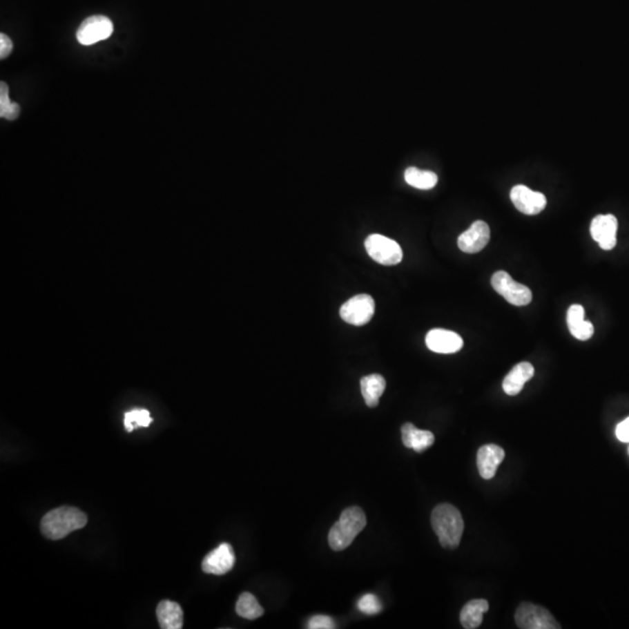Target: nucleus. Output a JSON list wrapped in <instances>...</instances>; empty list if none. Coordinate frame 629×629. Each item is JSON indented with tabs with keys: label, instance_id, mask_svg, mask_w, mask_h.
I'll use <instances>...</instances> for the list:
<instances>
[{
	"label": "nucleus",
	"instance_id": "obj_1",
	"mask_svg": "<svg viewBox=\"0 0 629 629\" xmlns=\"http://www.w3.org/2000/svg\"><path fill=\"white\" fill-rule=\"evenodd\" d=\"M88 523V516L75 507H59L46 514L41 520L42 535L48 540H62L69 534L82 529Z\"/></svg>",
	"mask_w": 629,
	"mask_h": 629
},
{
	"label": "nucleus",
	"instance_id": "obj_2",
	"mask_svg": "<svg viewBox=\"0 0 629 629\" xmlns=\"http://www.w3.org/2000/svg\"><path fill=\"white\" fill-rule=\"evenodd\" d=\"M432 525L442 547L456 549L462 540L464 521L462 514L450 503H442L432 510Z\"/></svg>",
	"mask_w": 629,
	"mask_h": 629
},
{
	"label": "nucleus",
	"instance_id": "obj_3",
	"mask_svg": "<svg viewBox=\"0 0 629 629\" xmlns=\"http://www.w3.org/2000/svg\"><path fill=\"white\" fill-rule=\"evenodd\" d=\"M367 520L364 510L359 507H349L342 512L338 522L329 532V545L332 550H345L354 539L365 528Z\"/></svg>",
	"mask_w": 629,
	"mask_h": 629
},
{
	"label": "nucleus",
	"instance_id": "obj_4",
	"mask_svg": "<svg viewBox=\"0 0 629 629\" xmlns=\"http://www.w3.org/2000/svg\"><path fill=\"white\" fill-rule=\"evenodd\" d=\"M491 282L494 291L513 306H527L532 302V291L525 284L516 282L507 272L499 271L495 273L492 276Z\"/></svg>",
	"mask_w": 629,
	"mask_h": 629
},
{
	"label": "nucleus",
	"instance_id": "obj_5",
	"mask_svg": "<svg viewBox=\"0 0 629 629\" xmlns=\"http://www.w3.org/2000/svg\"><path fill=\"white\" fill-rule=\"evenodd\" d=\"M366 252L373 260L384 266H394L403 261V253L398 242L385 235H371L365 240Z\"/></svg>",
	"mask_w": 629,
	"mask_h": 629
},
{
	"label": "nucleus",
	"instance_id": "obj_6",
	"mask_svg": "<svg viewBox=\"0 0 629 629\" xmlns=\"http://www.w3.org/2000/svg\"><path fill=\"white\" fill-rule=\"evenodd\" d=\"M515 622L521 629H559L561 625L544 607L523 603L515 613Z\"/></svg>",
	"mask_w": 629,
	"mask_h": 629
},
{
	"label": "nucleus",
	"instance_id": "obj_7",
	"mask_svg": "<svg viewBox=\"0 0 629 629\" xmlns=\"http://www.w3.org/2000/svg\"><path fill=\"white\" fill-rule=\"evenodd\" d=\"M376 311V303L372 296L367 294L356 295L347 300L339 310L340 317L347 323L361 327L372 320Z\"/></svg>",
	"mask_w": 629,
	"mask_h": 629
},
{
	"label": "nucleus",
	"instance_id": "obj_8",
	"mask_svg": "<svg viewBox=\"0 0 629 629\" xmlns=\"http://www.w3.org/2000/svg\"><path fill=\"white\" fill-rule=\"evenodd\" d=\"M113 33V23L104 15H93L86 19L76 33L79 43L91 46L106 40Z\"/></svg>",
	"mask_w": 629,
	"mask_h": 629
},
{
	"label": "nucleus",
	"instance_id": "obj_9",
	"mask_svg": "<svg viewBox=\"0 0 629 629\" xmlns=\"http://www.w3.org/2000/svg\"><path fill=\"white\" fill-rule=\"evenodd\" d=\"M235 563V551L231 544L222 543L205 556L202 562V570L205 574L223 576L231 571Z\"/></svg>",
	"mask_w": 629,
	"mask_h": 629
},
{
	"label": "nucleus",
	"instance_id": "obj_10",
	"mask_svg": "<svg viewBox=\"0 0 629 629\" xmlns=\"http://www.w3.org/2000/svg\"><path fill=\"white\" fill-rule=\"evenodd\" d=\"M510 200L520 213L530 216L540 213L547 206V198L543 194L522 184L514 186L510 191Z\"/></svg>",
	"mask_w": 629,
	"mask_h": 629
},
{
	"label": "nucleus",
	"instance_id": "obj_11",
	"mask_svg": "<svg viewBox=\"0 0 629 629\" xmlns=\"http://www.w3.org/2000/svg\"><path fill=\"white\" fill-rule=\"evenodd\" d=\"M491 238V230L487 224L483 220H476L471 226L459 235V250L464 253H478L484 250Z\"/></svg>",
	"mask_w": 629,
	"mask_h": 629
},
{
	"label": "nucleus",
	"instance_id": "obj_12",
	"mask_svg": "<svg viewBox=\"0 0 629 629\" xmlns=\"http://www.w3.org/2000/svg\"><path fill=\"white\" fill-rule=\"evenodd\" d=\"M618 220L613 215H599L591 223V235L605 251L615 249L617 245Z\"/></svg>",
	"mask_w": 629,
	"mask_h": 629
},
{
	"label": "nucleus",
	"instance_id": "obj_13",
	"mask_svg": "<svg viewBox=\"0 0 629 629\" xmlns=\"http://www.w3.org/2000/svg\"><path fill=\"white\" fill-rule=\"evenodd\" d=\"M425 344L432 352L451 354L462 350L464 342L462 337L456 332L444 329H434L427 333Z\"/></svg>",
	"mask_w": 629,
	"mask_h": 629
},
{
	"label": "nucleus",
	"instance_id": "obj_14",
	"mask_svg": "<svg viewBox=\"0 0 629 629\" xmlns=\"http://www.w3.org/2000/svg\"><path fill=\"white\" fill-rule=\"evenodd\" d=\"M505 459V451L503 447L487 444L481 447L476 454V465L481 478L492 479L496 473V470Z\"/></svg>",
	"mask_w": 629,
	"mask_h": 629
},
{
	"label": "nucleus",
	"instance_id": "obj_15",
	"mask_svg": "<svg viewBox=\"0 0 629 629\" xmlns=\"http://www.w3.org/2000/svg\"><path fill=\"white\" fill-rule=\"evenodd\" d=\"M535 373L534 366L530 362L523 361L516 366H514L512 371L507 374L503 380V388L507 395H518L522 391L525 383L532 379Z\"/></svg>",
	"mask_w": 629,
	"mask_h": 629
},
{
	"label": "nucleus",
	"instance_id": "obj_16",
	"mask_svg": "<svg viewBox=\"0 0 629 629\" xmlns=\"http://www.w3.org/2000/svg\"><path fill=\"white\" fill-rule=\"evenodd\" d=\"M585 310L581 304H572L568 310L566 322L571 335L579 340H588L594 332L592 323L584 320Z\"/></svg>",
	"mask_w": 629,
	"mask_h": 629
},
{
	"label": "nucleus",
	"instance_id": "obj_17",
	"mask_svg": "<svg viewBox=\"0 0 629 629\" xmlns=\"http://www.w3.org/2000/svg\"><path fill=\"white\" fill-rule=\"evenodd\" d=\"M403 442L405 447L413 449L416 452H423L432 447L435 442V436L428 430H420L412 423H406L401 428Z\"/></svg>",
	"mask_w": 629,
	"mask_h": 629
},
{
	"label": "nucleus",
	"instance_id": "obj_18",
	"mask_svg": "<svg viewBox=\"0 0 629 629\" xmlns=\"http://www.w3.org/2000/svg\"><path fill=\"white\" fill-rule=\"evenodd\" d=\"M157 615L162 629H181L183 627L182 608L175 601H161L157 608Z\"/></svg>",
	"mask_w": 629,
	"mask_h": 629
},
{
	"label": "nucleus",
	"instance_id": "obj_19",
	"mask_svg": "<svg viewBox=\"0 0 629 629\" xmlns=\"http://www.w3.org/2000/svg\"><path fill=\"white\" fill-rule=\"evenodd\" d=\"M360 387L366 405L374 408L379 405L380 398L386 389V380L380 374H369L360 380Z\"/></svg>",
	"mask_w": 629,
	"mask_h": 629
},
{
	"label": "nucleus",
	"instance_id": "obj_20",
	"mask_svg": "<svg viewBox=\"0 0 629 629\" xmlns=\"http://www.w3.org/2000/svg\"><path fill=\"white\" fill-rule=\"evenodd\" d=\"M487 600H471L463 607L461 612V623L466 629H476L481 625L484 615L488 611Z\"/></svg>",
	"mask_w": 629,
	"mask_h": 629
},
{
	"label": "nucleus",
	"instance_id": "obj_21",
	"mask_svg": "<svg viewBox=\"0 0 629 629\" xmlns=\"http://www.w3.org/2000/svg\"><path fill=\"white\" fill-rule=\"evenodd\" d=\"M405 180L409 186L421 190L432 189L438 182V177L434 171H422L416 167L407 168Z\"/></svg>",
	"mask_w": 629,
	"mask_h": 629
},
{
	"label": "nucleus",
	"instance_id": "obj_22",
	"mask_svg": "<svg viewBox=\"0 0 629 629\" xmlns=\"http://www.w3.org/2000/svg\"><path fill=\"white\" fill-rule=\"evenodd\" d=\"M235 612L239 617L249 620H255L264 615V608L258 603L255 597L249 592L240 594L235 605Z\"/></svg>",
	"mask_w": 629,
	"mask_h": 629
},
{
	"label": "nucleus",
	"instance_id": "obj_23",
	"mask_svg": "<svg viewBox=\"0 0 629 629\" xmlns=\"http://www.w3.org/2000/svg\"><path fill=\"white\" fill-rule=\"evenodd\" d=\"M153 418L151 417L148 410L133 409L127 412L124 417V425L126 432H132L135 429L147 428L152 423Z\"/></svg>",
	"mask_w": 629,
	"mask_h": 629
},
{
	"label": "nucleus",
	"instance_id": "obj_24",
	"mask_svg": "<svg viewBox=\"0 0 629 629\" xmlns=\"http://www.w3.org/2000/svg\"><path fill=\"white\" fill-rule=\"evenodd\" d=\"M358 608L366 615H376L383 610V605L374 594H365L358 600Z\"/></svg>",
	"mask_w": 629,
	"mask_h": 629
},
{
	"label": "nucleus",
	"instance_id": "obj_25",
	"mask_svg": "<svg viewBox=\"0 0 629 629\" xmlns=\"http://www.w3.org/2000/svg\"><path fill=\"white\" fill-rule=\"evenodd\" d=\"M309 629H333L336 628L335 621L328 615H315L308 621Z\"/></svg>",
	"mask_w": 629,
	"mask_h": 629
},
{
	"label": "nucleus",
	"instance_id": "obj_26",
	"mask_svg": "<svg viewBox=\"0 0 629 629\" xmlns=\"http://www.w3.org/2000/svg\"><path fill=\"white\" fill-rule=\"evenodd\" d=\"M12 101L8 97V86L5 82L0 83V117L4 118L5 113L11 106Z\"/></svg>",
	"mask_w": 629,
	"mask_h": 629
},
{
	"label": "nucleus",
	"instance_id": "obj_27",
	"mask_svg": "<svg viewBox=\"0 0 629 629\" xmlns=\"http://www.w3.org/2000/svg\"><path fill=\"white\" fill-rule=\"evenodd\" d=\"M12 49H13V42L11 39L6 34H0V59L1 60L6 59L11 54Z\"/></svg>",
	"mask_w": 629,
	"mask_h": 629
},
{
	"label": "nucleus",
	"instance_id": "obj_28",
	"mask_svg": "<svg viewBox=\"0 0 629 629\" xmlns=\"http://www.w3.org/2000/svg\"><path fill=\"white\" fill-rule=\"evenodd\" d=\"M615 434H617L619 441H621L623 443H629V417H627L617 427Z\"/></svg>",
	"mask_w": 629,
	"mask_h": 629
},
{
	"label": "nucleus",
	"instance_id": "obj_29",
	"mask_svg": "<svg viewBox=\"0 0 629 629\" xmlns=\"http://www.w3.org/2000/svg\"><path fill=\"white\" fill-rule=\"evenodd\" d=\"M20 113V105L18 103H12L11 106L8 108V112L5 113V119L15 120Z\"/></svg>",
	"mask_w": 629,
	"mask_h": 629
}]
</instances>
